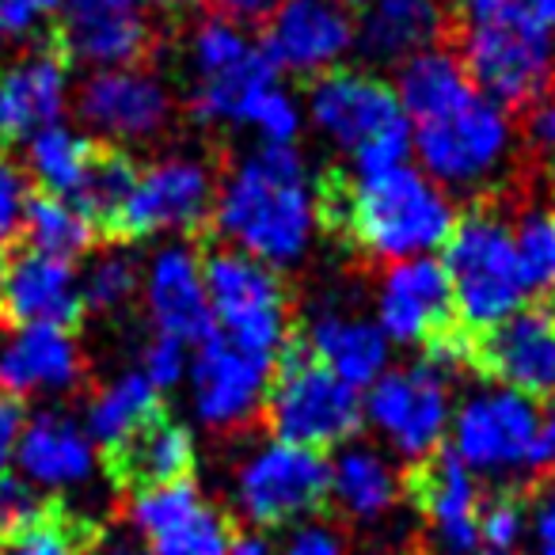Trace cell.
<instances>
[{"mask_svg": "<svg viewBox=\"0 0 555 555\" xmlns=\"http://www.w3.org/2000/svg\"><path fill=\"white\" fill-rule=\"evenodd\" d=\"M312 202L317 221L370 259H418L446 244L456 224L446 194L408 164L380 176H347L335 168L320 179Z\"/></svg>", "mask_w": 555, "mask_h": 555, "instance_id": "1", "label": "cell"}, {"mask_svg": "<svg viewBox=\"0 0 555 555\" xmlns=\"http://www.w3.org/2000/svg\"><path fill=\"white\" fill-rule=\"evenodd\" d=\"M214 221L244 255L259 262H294L317 224L301 156L289 145H267L247 156L224 183Z\"/></svg>", "mask_w": 555, "mask_h": 555, "instance_id": "2", "label": "cell"}, {"mask_svg": "<svg viewBox=\"0 0 555 555\" xmlns=\"http://www.w3.org/2000/svg\"><path fill=\"white\" fill-rule=\"evenodd\" d=\"M456 57L476 88L502 111H529L555 77V35L517 0L456 20Z\"/></svg>", "mask_w": 555, "mask_h": 555, "instance_id": "3", "label": "cell"}, {"mask_svg": "<svg viewBox=\"0 0 555 555\" xmlns=\"http://www.w3.org/2000/svg\"><path fill=\"white\" fill-rule=\"evenodd\" d=\"M309 107L320 130L354 153L358 176L392 171L408 156L411 133L400 95L380 77L358 69H324L309 85Z\"/></svg>", "mask_w": 555, "mask_h": 555, "instance_id": "4", "label": "cell"}, {"mask_svg": "<svg viewBox=\"0 0 555 555\" xmlns=\"http://www.w3.org/2000/svg\"><path fill=\"white\" fill-rule=\"evenodd\" d=\"M446 274L453 286L456 320L464 332H487L517 312L529 297L517 267L514 232L494 209H472L456 217L446 240Z\"/></svg>", "mask_w": 555, "mask_h": 555, "instance_id": "5", "label": "cell"}, {"mask_svg": "<svg viewBox=\"0 0 555 555\" xmlns=\"http://www.w3.org/2000/svg\"><path fill=\"white\" fill-rule=\"evenodd\" d=\"M262 411L278 441L317 449V453L350 441L362 426L358 388L320 365L301 339L282 350V362L270 373Z\"/></svg>", "mask_w": 555, "mask_h": 555, "instance_id": "6", "label": "cell"}, {"mask_svg": "<svg viewBox=\"0 0 555 555\" xmlns=\"http://www.w3.org/2000/svg\"><path fill=\"white\" fill-rule=\"evenodd\" d=\"M214 324L224 327V339L255 354L274 358L286 343V289L267 262L244 251H217L202 262Z\"/></svg>", "mask_w": 555, "mask_h": 555, "instance_id": "7", "label": "cell"}, {"mask_svg": "<svg viewBox=\"0 0 555 555\" xmlns=\"http://www.w3.org/2000/svg\"><path fill=\"white\" fill-rule=\"evenodd\" d=\"M327 499H332V464L324 461V453L286 446V441L259 449L236 479L240 509L247 521L262 529L320 514Z\"/></svg>", "mask_w": 555, "mask_h": 555, "instance_id": "8", "label": "cell"}, {"mask_svg": "<svg viewBox=\"0 0 555 555\" xmlns=\"http://www.w3.org/2000/svg\"><path fill=\"white\" fill-rule=\"evenodd\" d=\"M468 370L529 400L555 396V305H521L487 332L468 335Z\"/></svg>", "mask_w": 555, "mask_h": 555, "instance_id": "9", "label": "cell"}, {"mask_svg": "<svg viewBox=\"0 0 555 555\" xmlns=\"http://www.w3.org/2000/svg\"><path fill=\"white\" fill-rule=\"evenodd\" d=\"M217 186L206 164L160 160L141 171L126 206L118 209L107 240H145L168 229H202L214 217Z\"/></svg>", "mask_w": 555, "mask_h": 555, "instance_id": "10", "label": "cell"}, {"mask_svg": "<svg viewBox=\"0 0 555 555\" xmlns=\"http://www.w3.org/2000/svg\"><path fill=\"white\" fill-rule=\"evenodd\" d=\"M418 156L426 171L449 186H476L502 164L509 145V122L491 100H468L430 122H418Z\"/></svg>", "mask_w": 555, "mask_h": 555, "instance_id": "11", "label": "cell"}, {"mask_svg": "<svg viewBox=\"0 0 555 555\" xmlns=\"http://www.w3.org/2000/svg\"><path fill=\"white\" fill-rule=\"evenodd\" d=\"M370 418L403 456H430L449 426V373L430 358L411 370L380 373L370 392Z\"/></svg>", "mask_w": 555, "mask_h": 555, "instance_id": "12", "label": "cell"}, {"mask_svg": "<svg viewBox=\"0 0 555 555\" xmlns=\"http://www.w3.org/2000/svg\"><path fill=\"white\" fill-rule=\"evenodd\" d=\"M270 373H274V358L236 347L217 332L202 339L191 362L194 408H198L202 423L217 426V430L247 423L267 400Z\"/></svg>", "mask_w": 555, "mask_h": 555, "instance_id": "13", "label": "cell"}, {"mask_svg": "<svg viewBox=\"0 0 555 555\" xmlns=\"http://www.w3.org/2000/svg\"><path fill=\"white\" fill-rule=\"evenodd\" d=\"M408 491L415 509L434 525L441 552L472 555L479 540V494L476 472L456 456L453 446H438L408 472Z\"/></svg>", "mask_w": 555, "mask_h": 555, "instance_id": "14", "label": "cell"}, {"mask_svg": "<svg viewBox=\"0 0 555 555\" xmlns=\"http://www.w3.org/2000/svg\"><path fill=\"white\" fill-rule=\"evenodd\" d=\"M540 423V403L521 392H483L456 415V456L472 472L525 468L532 434Z\"/></svg>", "mask_w": 555, "mask_h": 555, "instance_id": "15", "label": "cell"}, {"mask_svg": "<svg viewBox=\"0 0 555 555\" xmlns=\"http://www.w3.org/2000/svg\"><path fill=\"white\" fill-rule=\"evenodd\" d=\"M354 39L343 0H278L262 24V50L278 69L324 73L347 54Z\"/></svg>", "mask_w": 555, "mask_h": 555, "instance_id": "16", "label": "cell"}, {"mask_svg": "<svg viewBox=\"0 0 555 555\" xmlns=\"http://www.w3.org/2000/svg\"><path fill=\"white\" fill-rule=\"evenodd\" d=\"M62 9L47 47L65 65H141L156 50V31L138 12L111 9L107 0H62Z\"/></svg>", "mask_w": 555, "mask_h": 555, "instance_id": "17", "label": "cell"}, {"mask_svg": "<svg viewBox=\"0 0 555 555\" xmlns=\"http://www.w3.org/2000/svg\"><path fill=\"white\" fill-rule=\"evenodd\" d=\"M130 514L153 555H229L236 540L229 521L202 502L191 479L133 494Z\"/></svg>", "mask_w": 555, "mask_h": 555, "instance_id": "18", "label": "cell"}, {"mask_svg": "<svg viewBox=\"0 0 555 555\" xmlns=\"http://www.w3.org/2000/svg\"><path fill=\"white\" fill-rule=\"evenodd\" d=\"M461 324L453 305V286L441 262L408 259L388 270L380 286V327L396 343H423L430 347L446 332Z\"/></svg>", "mask_w": 555, "mask_h": 555, "instance_id": "19", "label": "cell"}, {"mask_svg": "<svg viewBox=\"0 0 555 555\" xmlns=\"http://www.w3.org/2000/svg\"><path fill=\"white\" fill-rule=\"evenodd\" d=\"M103 456H107L111 483L126 494L186 483L194 476V464H198L191 430L176 423L164 408L153 418H145L133 434H126L118 446L103 449Z\"/></svg>", "mask_w": 555, "mask_h": 555, "instance_id": "20", "label": "cell"}, {"mask_svg": "<svg viewBox=\"0 0 555 555\" xmlns=\"http://www.w3.org/2000/svg\"><path fill=\"white\" fill-rule=\"evenodd\" d=\"M0 312L20 327H77L85 317V297L73 262L24 251L4 267Z\"/></svg>", "mask_w": 555, "mask_h": 555, "instance_id": "21", "label": "cell"}, {"mask_svg": "<svg viewBox=\"0 0 555 555\" xmlns=\"http://www.w3.org/2000/svg\"><path fill=\"white\" fill-rule=\"evenodd\" d=\"M85 373L77 343L65 327H20L0 339V392H65Z\"/></svg>", "mask_w": 555, "mask_h": 555, "instance_id": "22", "label": "cell"}, {"mask_svg": "<svg viewBox=\"0 0 555 555\" xmlns=\"http://www.w3.org/2000/svg\"><path fill=\"white\" fill-rule=\"evenodd\" d=\"M65 69L69 65L42 47L35 57H24L0 73V145L57 126L65 107Z\"/></svg>", "mask_w": 555, "mask_h": 555, "instance_id": "23", "label": "cell"}, {"mask_svg": "<svg viewBox=\"0 0 555 555\" xmlns=\"http://www.w3.org/2000/svg\"><path fill=\"white\" fill-rule=\"evenodd\" d=\"M77 111L88 126L115 138H149L168 122V92L149 73H95L80 88Z\"/></svg>", "mask_w": 555, "mask_h": 555, "instance_id": "24", "label": "cell"}, {"mask_svg": "<svg viewBox=\"0 0 555 555\" xmlns=\"http://www.w3.org/2000/svg\"><path fill=\"white\" fill-rule=\"evenodd\" d=\"M456 20L441 0H370L362 47L377 62H408L434 47H453Z\"/></svg>", "mask_w": 555, "mask_h": 555, "instance_id": "25", "label": "cell"}, {"mask_svg": "<svg viewBox=\"0 0 555 555\" xmlns=\"http://www.w3.org/2000/svg\"><path fill=\"white\" fill-rule=\"evenodd\" d=\"M149 312L160 335H171L179 343H202L217 332L206 282H202V262L186 247H168L156 255L149 270Z\"/></svg>", "mask_w": 555, "mask_h": 555, "instance_id": "26", "label": "cell"}, {"mask_svg": "<svg viewBox=\"0 0 555 555\" xmlns=\"http://www.w3.org/2000/svg\"><path fill=\"white\" fill-rule=\"evenodd\" d=\"M16 456L27 476L39 479L42 487H73L88 479L95 464L88 434L69 415H57V411L39 415L20 434Z\"/></svg>", "mask_w": 555, "mask_h": 555, "instance_id": "27", "label": "cell"}, {"mask_svg": "<svg viewBox=\"0 0 555 555\" xmlns=\"http://www.w3.org/2000/svg\"><path fill=\"white\" fill-rule=\"evenodd\" d=\"M301 343L312 350L320 365H327L350 388L373 385L388 362V343L380 327L365 324V320L332 317V312L312 320L309 335Z\"/></svg>", "mask_w": 555, "mask_h": 555, "instance_id": "28", "label": "cell"}, {"mask_svg": "<svg viewBox=\"0 0 555 555\" xmlns=\"http://www.w3.org/2000/svg\"><path fill=\"white\" fill-rule=\"evenodd\" d=\"M396 95H400V107L408 111L415 122H430V118H441V115H449V111L464 107L468 100H476L461 57L449 47H434V50H423V54L408 57V65L400 69V88H396Z\"/></svg>", "mask_w": 555, "mask_h": 555, "instance_id": "29", "label": "cell"}, {"mask_svg": "<svg viewBox=\"0 0 555 555\" xmlns=\"http://www.w3.org/2000/svg\"><path fill=\"white\" fill-rule=\"evenodd\" d=\"M332 494L350 517L373 521V517H380L400 499V487H396L392 468L380 461V453H373L365 446H350L335 456Z\"/></svg>", "mask_w": 555, "mask_h": 555, "instance_id": "30", "label": "cell"}, {"mask_svg": "<svg viewBox=\"0 0 555 555\" xmlns=\"http://www.w3.org/2000/svg\"><path fill=\"white\" fill-rule=\"evenodd\" d=\"M20 232H24V240H27V251H39V255L65 259V262L85 255L88 247L95 244V236H100V229H95L85 209L65 198H50V194L27 198L24 229Z\"/></svg>", "mask_w": 555, "mask_h": 555, "instance_id": "31", "label": "cell"}, {"mask_svg": "<svg viewBox=\"0 0 555 555\" xmlns=\"http://www.w3.org/2000/svg\"><path fill=\"white\" fill-rule=\"evenodd\" d=\"M95 141L80 138V133L65 130V126H47L31 138V176L42 186V194L50 198H65L73 202L85 183V171L92 164Z\"/></svg>", "mask_w": 555, "mask_h": 555, "instance_id": "32", "label": "cell"}, {"mask_svg": "<svg viewBox=\"0 0 555 555\" xmlns=\"http://www.w3.org/2000/svg\"><path fill=\"white\" fill-rule=\"evenodd\" d=\"M138 176H141V171H138V164L130 160V153H122V149L95 141L92 164H88L85 183H80L73 206H80L88 217H92V224L100 229L103 240H107V232H111V224H115L118 209H122L126 198H130Z\"/></svg>", "mask_w": 555, "mask_h": 555, "instance_id": "33", "label": "cell"}, {"mask_svg": "<svg viewBox=\"0 0 555 555\" xmlns=\"http://www.w3.org/2000/svg\"><path fill=\"white\" fill-rule=\"evenodd\" d=\"M160 396L149 385L141 373H126V377L111 380L100 396L92 400V411H88V430L100 441L103 449L118 446L126 434L138 430L145 418H153L160 411Z\"/></svg>", "mask_w": 555, "mask_h": 555, "instance_id": "34", "label": "cell"}, {"mask_svg": "<svg viewBox=\"0 0 555 555\" xmlns=\"http://www.w3.org/2000/svg\"><path fill=\"white\" fill-rule=\"evenodd\" d=\"M95 540H100V529L92 521L69 514V509H62L54 502L39 525L4 540L0 555H88L95 547Z\"/></svg>", "mask_w": 555, "mask_h": 555, "instance_id": "35", "label": "cell"}, {"mask_svg": "<svg viewBox=\"0 0 555 555\" xmlns=\"http://www.w3.org/2000/svg\"><path fill=\"white\" fill-rule=\"evenodd\" d=\"M517 267L529 294H555V214H529L517 224Z\"/></svg>", "mask_w": 555, "mask_h": 555, "instance_id": "36", "label": "cell"}, {"mask_svg": "<svg viewBox=\"0 0 555 555\" xmlns=\"http://www.w3.org/2000/svg\"><path fill=\"white\" fill-rule=\"evenodd\" d=\"M525 517H529V494L499 491L487 506H479V540L491 552H509L521 544Z\"/></svg>", "mask_w": 555, "mask_h": 555, "instance_id": "37", "label": "cell"}, {"mask_svg": "<svg viewBox=\"0 0 555 555\" xmlns=\"http://www.w3.org/2000/svg\"><path fill=\"white\" fill-rule=\"evenodd\" d=\"M50 506H54V502L42 499L27 479L0 472V544L20 537V532H27L31 525H39Z\"/></svg>", "mask_w": 555, "mask_h": 555, "instance_id": "38", "label": "cell"}, {"mask_svg": "<svg viewBox=\"0 0 555 555\" xmlns=\"http://www.w3.org/2000/svg\"><path fill=\"white\" fill-rule=\"evenodd\" d=\"M133 282H138L133 262L126 259V255H107V259L95 262L92 274H88V282H85V289H80L85 309H95V312L118 309V305L130 301Z\"/></svg>", "mask_w": 555, "mask_h": 555, "instance_id": "39", "label": "cell"}, {"mask_svg": "<svg viewBox=\"0 0 555 555\" xmlns=\"http://www.w3.org/2000/svg\"><path fill=\"white\" fill-rule=\"evenodd\" d=\"M244 122L259 126L262 138H267V145H289L301 118H297V107L289 103V95H282L278 88H267V92L251 100Z\"/></svg>", "mask_w": 555, "mask_h": 555, "instance_id": "40", "label": "cell"}, {"mask_svg": "<svg viewBox=\"0 0 555 555\" xmlns=\"http://www.w3.org/2000/svg\"><path fill=\"white\" fill-rule=\"evenodd\" d=\"M24 214H27V176L9 156H0V247L24 229Z\"/></svg>", "mask_w": 555, "mask_h": 555, "instance_id": "41", "label": "cell"}, {"mask_svg": "<svg viewBox=\"0 0 555 555\" xmlns=\"http://www.w3.org/2000/svg\"><path fill=\"white\" fill-rule=\"evenodd\" d=\"M183 373H186V343L171 339V335H156L145 350V373L141 377L160 392V388L176 385Z\"/></svg>", "mask_w": 555, "mask_h": 555, "instance_id": "42", "label": "cell"}, {"mask_svg": "<svg viewBox=\"0 0 555 555\" xmlns=\"http://www.w3.org/2000/svg\"><path fill=\"white\" fill-rule=\"evenodd\" d=\"M525 537L532 544V555H555V483H544L529 499Z\"/></svg>", "mask_w": 555, "mask_h": 555, "instance_id": "43", "label": "cell"}, {"mask_svg": "<svg viewBox=\"0 0 555 555\" xmlns=\"http://www.w3.org/2000/svg\"><path fill=\"white\" fill-rule=\"evenodd\" d=\"M525 468L537 472V476H552L555 472V400L540 408V423H537V434H532Z\"/></svg>", "mask_w": 555, "mask_h": 555, "instance_id": "44", "label": "cell"}, {"mask_svg": "<svg viewBox=\"0 0 555 555\" xmlns=\"http://www.w3.org/2000/svg\"><path fill=\"white\" fill-rule=\"evenodd\" d=\"M62 0H0V31L24 35L39 24L47 12H54Z\"/></svg>", "mask_w": 555, "mask_h": 555, "instance_id": "45", "label": "cell"}, {"mask_svg": "<svg viewBox=\"0 0 555 555\" xmlns=\"http://www.w3.org/2000/svg\"><path fill=\"white\" fill-rule=\"evenodd\" d=\"M209 12H214V20H221V24L229 27H262L270 16V9H274V0H206Z\"/></svg>", "mask_w": 555, "mask_h": 555, "instance_id": "46", "label": "cell"}, {"mask_svg": "<svg viewBox=\"0 0 555 555\" xmlns=\"http://www.w3.org/2000/svg\"><path fill=\"white\" fill-rule=\"evenodd\" d=\"M20 434H24V403L16 396L0 392V472H9V461L16 456Z\"/></svg>", "mask_w": 555, "mask_h": 555, "instance_id": "47", "label": "cell"}, {"mask_svg": "<svg viewBox=\"0 0 555 555\" xmlns=\"http://www.w3.org/2000/svg\"><path fill=\"white\" fill-rule=\"evenodd\" d=\"M529 138L537 141L540 149H552L555 153V77L547 80L540 100L529 107Z\"/></svg>", "mask_w": 555, "mask_h": 555, "instance_id": "48", "label": "cell"}, {"mask_svg": "<svg viewBox=\"0 0 555 555\" xmlns=\"http://www.w3.org/2000/svg\"><path fill=\"white\" fill-rule=\"evenodd\" d=\"M286 555H347V552H343V544H339L335 532L317 529V525H312V529H301L294 540H289Z\"/></svg>", "mask_w": 555, "mask_h": 555, "instance_id": "49", "label": "cell"}, {"mask_svg": "<svg viewBox=\"0 0 555 555\" xmlns=\"http://www.w3.org/2000/svg\"><path fill=\"white\" fill-rule=\"evenodd\" d=\"M88 555H153V552H149L145 540L133 537V532H118V537H100Z\"/></svg>", "mask_w": 555, "mask_h": 555, "instance_id": "50", "label": "cell"}, {"mask_svg": "<svg viewBox=\"0 0 555 555\" xmlns=\"http://www.w3.org/2000/svg\"><path fill=\"white\" fill-rule=\"evenodd\" d=\"M517 4L525 12H532L544 27H555V0H517Z\"/></svg>", "mask_w": 555, "mask_h": 555, "instance_id": "51", "label": "cell"}, {"mask_svg": "<svg viewBox=\"0 0 555 555\" xmlns=\"http://www.w3.org/2000/svg\"><path fill=\"white\" fill-rule=\"evenodd\" d=\"M229 555H270V552H267V544H262V540L236 537V540H232V552Z\"/></svg>", "mask_w": 555, "mask_h": 555, "instance_id": "52", "label": "cell"}, {"mask_svg": "<svg viewBox=\"0 0 555 555\" xmlns=\"http://www.w3.org/2000/svg\"><path fill=\"white\" fill-rule=\"evenodd\" d=\"M111 9H130L133 12V4H138V0H107Z\"/></svg>", "mask_w": 555, "mask_h": 555, "instance_id": "53", "label": "cell"}, {"mask_svg": "<svg viewBox=\"0 0 555 555\" xmlns=\"http://www.w3.org/2000/svg\"><path fill=\"white\" fill-rule=\"evenodd\" d=\"M4 267H9V259H4V255H0V282H4Z\"/></svg>", "mask_w": 555, "mask_h": 555, "instance_id": "54", "label": "cell"}, {"mask_svg": "<svg viewBox=\"0 0 555 555\" xmlns=\"http://www.w3.org/2000/svg\"><path fill=\"white\" fill-rule=\"evenodd\" d=\"M164 4H183V0H164Z\"/></svg>", "mask_w": 555, "mask_h": 555, "instance_id": "55", "label": "cell"}, {"mask_svg": "<svg viewBox=\"0 0 555 555\" xmlns=\"http://www.w3.org/2000/svg\"><path fill=\"white\" fill-rule=\"evenodd\" d=\"M487 555H509V552H487Z\"/></svg>", "mask_w": 555, "mask_h": 555, "instance_id": "56", "label": "cell"}, {"mask_svg": "<svg viewBox=\"0 0 555 555\" xmlns=\"http://www.w3.org/2000/svg\"><path fill=\"white\" fill-rule=\"evenodd\" d=\"M449 4H456V0H449Z\"/></svg>", "mask_w": 555, "mask_h": 555, "instance_id": "57", "label": "cell"}, {"mask_svg": "<svg viewBox=\"0 0 555 555\" xmlns=\"http://www.w3.org/2000/svg\"><path fill=\"white\" fill-rule=\"evenodd\" d=\"M358 4H362V0H358Z\"/></svg>", "mask_w": 555, "mask_h": 555, "instance_id": "58", "label": "cell"}]
</instances>
